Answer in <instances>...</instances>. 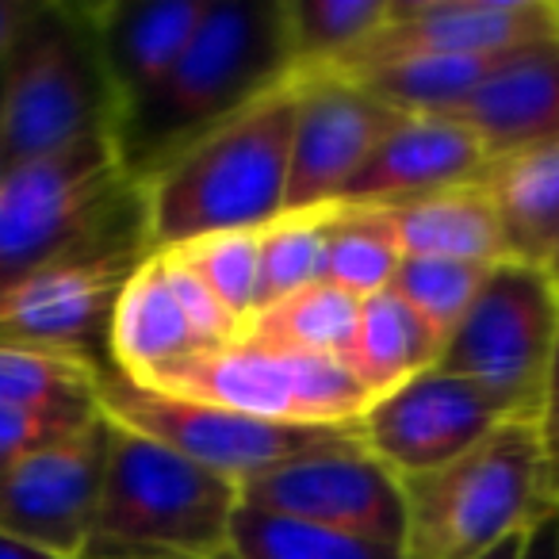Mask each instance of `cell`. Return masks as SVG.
<instances>
[{
  "label": "cell",
  "instance_id": "31",
  "mask_svg": "<svg viewBox=\"0 0 559 559\" xmlns=\"http://www.w3.org/2000/svg\"><path fill=\"white\" fill-rule=\"evenodd\" d=\"M223 299V307L246 326L257 311V272H261V230H230L195 238L169 249Z\"/></svg>",
  "mask_w": 559,
  "mask_h": 559
},
{
  "label": "cell",
  "instance_id": "13",
  "mask_svg": "<svg viewBox=\"0 0 559 559\" xmlns=\"http://www.w3.org/2000/svg\"><path fill=\"white\" fill-rule=\"evenodd\" d=\"M108 449L111 421L96 411L81 429L0 475V536L55 559H81L100 510Z\"/></svg>",
  "mask_w": 559,
  "mask_h": 559
},
{
  "label": "cell",
  "instance_id": "23",
  "mask_svg": "<svg viewBox=\"0 0 559 559\" xmlns=\"http://www.w3.org/2000/svg\"><path fill=\"white\" fill-rule=\"evenodd\" d=\"M437 360H441V342L391 288L360 304V326L349 353V368L372 391L376 403L411 383L414 376L437 368Z\"/></svg>",
  "mask_w": 559,
  "mask_h": 559
},
{
  "label": "cell",
  "instance_id": "5",
  "mask_svg": "<svg viewBox=\"0 0 559 559\" xmlns=\"http://www.w3.org/2000/svg\"><path fill=\"white\" fill-rule=\"evenodd\" d=\"M142 215L146 185L123 169L111 131L12 165L0 185V284Z\"/></svg>",
  "mask_w": 559,
  "mask_h": 559
},
{
  "label": "cell",
  "instance_id": "4",
  "mask_svg": "<svg viewBox=\"0 0 559 559\" xmlns=\"http://www.w3.org/2000/svg\"><path fill=\"white\" fill-rule=\"evenodd\" d=\"M403 483L406 559H479L559 510L544 483L536 421H506L452 464Z\"/></svg>",
  "mask_w": 559,
  "mask_h": 559
},
{
  "label": "cell",
  "instance_id": "12",
  "mask_svg": "<svg viewBox=\"0 0 559 559\" xmlns=\"http://www.w3.org/2000/svg\"><path fill=\"white\" fill-rule=\"evenodd\" d=\"M241 506L388 544H403L406 536L403 483L360 437L253 475L241 483Z\"/></svg>",
  "mask_w": 559,
  "mask_h": 559
},
{
  "label": "cell",
  "instance_id": "14",
  "mask_svg": "<svg viewBox=\"0 0 559 559\" xmlns=\"http://www.w3.org/2000/svg\"><path fill=\"white\" fill-rule=\"evenodd\" d=\"M506 421L518 418H510L483 383L429 368L372 403L357 429L380 464H388L399 479H411L460 460Z\"/></svg>",
  "mask_w": 559,
  "mask_h": 559
},
{
  "label": "cell",
  "instance_id": "16",
  "mask_svg": "<svg viewBox=\"0 0 559 559\" xmlns=\"http://www.w3.org/2000/svg\"><path fill=\"white\" fill-rule=\"evenodd\" d=\"M490 154L452 116H403L380 142L365 169L345 185L337 203L349 207H399L426 200L456 185H472L487 173Z\"/></svg>",
  "mask_w": 559,
  "mask_h": 559
},
{
  "label": "cell",
  "instance_id": "10",
  "mask_svg": "<svg viewBox=\"0 0 559 559\" xmlns=\"http://www.w3.org/2000/svg\"><path fill=\"white\" fill-rule=\"evenodd\" d=\"M96 411L116 426L150 437V441L188 456L192 464L238 483V490L241 483L269 472V467L288 464L307 452L349 444L360 437V429L280 426V421H261L249 414L223 411V406L162 395V391L127 380L116 368H104L96 380Z\"/></svg>",
  "mask_w": 559,
  "mask_h": 559
},
{
  "label": "cell",
  "instance_id": "9",
  "mask_svg": "<svg viewBox=\"0 0 559 559\" xmlns=\"http://www.w3.org/2000/svg\"><path fill=\"white\" fill-rule=\"evenodd\" d=\"M559 337V284L548 269L498 261L437 368L483 383L510 418L536 421Z\"/></svg>",
  "mask_w": 559,
  "mask_h": 559
},
{
  "label": "cell",
  "instance_id": "28",
  "mask_svg": "<svg viewBox=\"0 0 559 559\" xmlns=\"http://www.w3.org/2000/svg\"><path fill=\"white\" fill-rule=\"evenodd\" d=\"M391 0H284L292 73L337 62L388 24Z\"/></svg>",
  "mask_w": 559,
  "mask_h": 559
},
{
  "label": "cell",
  "instance_id": "21",
  "mask_svg": "<svg viewBox=\"0 0 559 559\" xmlns=\"http://www.w3.org/2000/svg\"><path fill=\"white\" fill-rule=\"evenodd\" d=\"M406 257H441V261L498 264L506 261L502 226L483 180L433 192L426 200L383 207Z\"/></svg>",
  "mask_w": 559,
  "mask_h": 559
},
{
  "label": "cell",
  "instance_id": "39",
  "mask_svg": "<svg viewBox=\"0 0 559 559\" xmlns=\"http://www.w3.org/2000/svg\"><path fill=\"white\" fill-rule=\"evenodd\" d=\"M0 78H4V70H0ZM12 173V157H9V146H4V119H0V185L9 180Z\"/></svg>",
  "mask_w": 559,
  "mask_h": 559
},
{
  "label": "cell",
  "instance_id": "35",
  "mask_svg": "<svg viewBox=\"0 0 559 559\" xmlns=\"http://www.w3.org/2000/svg\"><path fill=\"white\" fill-rule=\"evenodd\" d=\"M39 4L43 0H0V70L16 55L20 39H24L27 27H32Z\"/></svg>",
  "mask_w": 559,
  "mask_h": 559
},
{
  "label": "cell",
  "instance_id": "15",
  "mask_svg": "<svg viewBox=\"0 0 559 559\" xmlns=\"http://www.w3.org/2000/svg\"><path fill=\"white\" fill-rule=\"evenodd\" d=\"M299 85L292 134L288 211L337 203L380 142L403 123V111L337 73H292Z\"/></svg>",
  "mask_w": 559,
  "mask_h": 559
},
{
  "label": "cell",
  "instance_id": "25",
  "mask_svg": "<svg viewBox=\"0 0 559 559\" xmlns=\"http://www.w3.org/2000/svg\"><path fill=\"white\" fill-rule=\"evenodd\" d=\"M234 559H406L403 544L311 525V521L280 518L253 506H238L230 521Z\"/></svg>",
  "mask_w": 559,
  "mask_h": 559
},
{
  "label": "cell",
  "instance_id": "37",
  "mask_svg": "<svg viewBox=\"0 0 559 559\" xmlns=\"http://www.w3.org/2000/svg\"><path fill=\"white\" fill-rule=\"evenodd\" d=\"M0 559H55V556H47V551L32 548V544L12 540V536H0Z\"/></svg>",
  "mask_w": 559,
  "mask_h": 559
},
{
  "label": "cell",
  "instance_id": "32",
  "mask_svg": "<svg viewBox=\"0 0 559 559\" xmlns=\"http://www.w3.org/2000/svg\"><path fill=\"white\" fill-rule=\"evenodd\" d=\"M154 253L162 257L165 280H169L177 304L185 307L188 322H192V330H195V337H200L203 349H226V345L241 342V330L246 326L226 311L223 299H218L215 292H211L207 284H203V280L195 276L185 261H180V257H173L169 249H154Z\"/></svg>",
  "mask_w": 559,
  "mask_h": 559
},
{
  "label": "cell",
  "instance_id": "18",
  "mask_svg": "<svg viewBox=\"0 0 559 559\" xmlns=\"http://www.w3.org/2000/svg\"><path fill=\"white\" fill-rule=\"evenodd\" d=\"M449 116L483 142L490 162L559 142V39L510 50Z\"/></svg>",
  "mask_w": 559,
  "mask_h": 559
},
{
  "label": "cell",
  "instance_id": "8",
  "mask_svg": "<svg viewBox=\"0 0 559 559\" xmlns=\"http://www.w3.org/2000/svg\"><path fill=\"white\" fill-rule=\"evenodd\" d=\"M150 249V218H131L88 246L0 284V345L108 360L116 299Z\"/></svg>",
  "mask_w": 559,
  "mask_h": 559
},
{
  "label": "cell",
  "instance_id": "34",
  "mask_svg": "<svg viewBox=\"0 0 559 559\" xmlns=\"http://www.w3.org/2000/svg\"><path fill=\"white\" fill-rule=\"evenodd\" d=\"M536 437H540V452H544L548 498L551 506H559V337H556V353H551L548 380H544L540 411H536Z\"/></svg>",
  "mask_w": 559,
  "mask_h": 559
},
{
  "label": "cell",
  "instance_id": "3",
  "mask_svg": "<svg viewBox=\"0 0 559 559\" xmlns=\"http://www.w3.org/2000/svg\"><path fill=\"white\" fill-rule=\"evenodd\" d=\"M238 506V483L111 421L100 510L81 559L226 556Z\"/></svg>",
  "mask_w": 559,
  "mask_h": 559
},
{
  "label": "cell",
  "instance_id": "17",
  "mask_svg": "<svg viewBox=\"0 0 559 559\" xmlns=\"http://www.w3.org/2000/svg\"><path fill=\"white\" fill-rule=\"evenodd\" d=\"M211 0H93L85 16L96 32L116 123L134 111L185 58ZM111 123V127H116Z\"/></svg>",
  "mask_w": 559,
  "mask_h": 559
},
{
  "label": "cell",
  "instance_id": "30",
  "mask_svg": "<svg viewBox=\"0 0 559 559\" xmlns=\"http://www.w3.org/2000/svg\"><path fill=\"white\" fill-rule=\"evenodd\" d=\"M490 269L495 264L441 261V257H403L391 292L426 322V330L441 342L444 353V342L464 322V314L472 311Z\"/></svg>",
  "mask_w": 559,
  "mask_h": 559
},
{
  "label": "cell",
  "instance_id": "40",
  "mask_svg": "<svg viewBox=\"0 0 559 559\" xmlns=\"http://www.w3.org/2000/svg\"><path fill=\"white\" fill-rule=\"evenodd\" d=\"M548 272H551V280H556V284H559V253H556V257H551V264H548Z\"/></svg>",
  "mask_w": 559,
  "mask_h": 559
},
{
  "label": "cell",
  "instance_id": "36",
  "mask_svg": "<svg viewBox=\"0 0 559 559\" xmlns=\"http://www.w3.org/2000/svg\"><path fill=\"white\" fill-rule=\"evenodd\" d=\"M521 559H559V510H548L528 525Z\"/></svg>",
  "mask_w": 559,
  "mask_h": 559
},
{
  "label": "cell",
  "instance_id": "26",
  "mask_svg": "<svg viewBox=\"0 0 559 559\" xmlns=\"http://www.w3.org/2000/svg\"><path fill=\"white\" fill-rule=\"evenodd\" d=\"M521 50V47H518ZM506 55L490 58H403V62L380 66L360 73V85L391 104L403 116H449L467 100L490 73L502 66Z\"/></svg>",
  "mask_w": 559,
  "mask_h": 559
},
{
  "label": "cell",
  "instance_id": "19",
  "mask_svg": "<svg viewBox=\"0 0 559 559\" xmlns=\"http://www.w3.org/2000/svg\"><path fill=\"white\" fill-rule=\"evenodd\" d=\"M192 322L165 280L162 257L150 253L123 284L108 326V360L127 380L142 383L180 357L200 353Z\"/></svg>",
  "mask_w": 559,
  "mask_h": 559
},
{
  "label": "cell",
  "instance_id": "38",
  "mask_svg": "<svg viewBox=\"0 0 559 559\" xmlns=\"http://www.w3.org/2000/svg\"><path fill=\"white\" fill-rule=\"evenodd\" d=\"M525 533H528V528H525ZM525 533L510 536V540H502L498 548H490L487 556H479V559H521V548H525Z\"/></svg>",
  "mask_w": 559,
  "mask_h": 559
},
{
  "label": "cell",
  "instance_id": "24",
  "mask_svg": "<svg viewBox=\"0 0 559 559\" xmlns=\"http://www.w3.org/2000/svg\"><path fill=\"white\" fill-rule=\"evenodd\" d=\"M403 257L399 234L383 207L330 203L326 261H322L326 284H337L357 299H372L395 284Z\"/></svg>",
  "mask_w": 559,
  "mask_h": 559
},
{
  "label": "cell",
  "instance_id": "41",
  "mask_svg": "<svg viewBox=\"0 0 559 559\" xmlns=\"http://www.w3.org/2000/svg\"><path fill=\"white\" fill-rule=\"evenodd\" d=\"M215 559H234V556H230V551H226V556H215Z\"/></svg>",
  "mask_w": 559,
  "mask_h": 559
},
{
  "label": "cell",
  "instance_id": "33",
  "mask_svg": "<svg viewBox=\"0 0 559 559\" xmlns=\"http://www.w3.org/2000/svg\"><path fill=\"white\" fill-rule=\"evenodd\" d=\"M93 411H24V406H0V475H9L20 460L47 444L62 441L66 433L81 429Z\"/></svg>",
  "mask_w": 559,
  "mask_h": 559
},
{
  "label": "cell",
  "instance_id": "29",
  "mask_svg": "<svg viewBox=\"0 0 559 559\" xmlns=\"http://www.w3.org/2000/svg\"><path fill=\"white\" fill-rule=\"evenodd\" d=\"M330 207L284 211L261 230V272H257V311L280 304L292 292L319 284L326 261ZM253 311V314H257Z\"/></svg>",
  "mask_w": 559,
  "mask_h": 559
},
{
  "label": "cell",
  "instance_id": "22",
  "mask_svg": "<svg viewBox=\"0 0 559 559\" xmlns=\"http://www.w3.org/2000/svg\"><path fill=\"white\" fill-rule=\"evenodd\" d=\"M360 304L365 299L319 280L257 311L241 330V342L272 353H296V357L349 360L360 326Z\"/></svg>",
  "mask_w": 559,
  "mask_h": 559
},
{
  "label": "cell",
  "instance_id": "11",
  "mask_svg": "<svg viewBox=\"0 0 559 559\" xmlns=\"http://www.w3.org/2000/svg\"><path fill=\"white\" fill-rule=\"evenodd\" d=\"M559 39L556 0H391L388 24L311 73L360 78L403 58H490Z\"/></svg>",
  "mask_w": 559,
  "mask_h": 559
},
{
  "label": "cell",
  "instance_id": "7",
  "mask_svg": "<svg viewBox=\"0 0 559 559\" xmlns=\"http://www.w3.org/2000/svg\"><path fill=\"white\" fill-rule=\"evenodd\" d=\"M142 388L280 426L326 429H357L376 403L349 360L272 353L249 342L180 357L177 365L142 380Z\"/></svg>",
  "mask_w": 559,
  "mask_h": 559
},
{
  "label": "cell",
  "instance_id": "27",
  "mask_svg": "<svg viewBox=\"0 0 559 559\" xmlns=\"http://www.w3.org/2000/svg\"><path fill=\"white\" fill-rule=\"evenodd\" d=\"M111 365L70 353L0 345V406L24 411H93L96 380Z\"/></svg>",
  "mask_w": 559,
  "mask_h": 559
},
{
  "label": "cell",
  "instance_id": "6",
  "mask_svg": "<svg viewBox=\"0 0 559 559\" xmlns=\"http://www.w3.org/2000/svg\"><path fill=\"white\" fill-rule=\"evenodd\" d=\"M0 119L12 165L111 131L116 100L85 4H39L0 78Z\"/></svg>",
  "mask_w": 559,
  "mask_h": 559
},
{
  "label": "cell",
  "instance_id": "20",
  "mask_svg": "<svg viewBox=\"0 0 559 559\" xmlns=\"http://www.w3.org/2000/svg\"><path fill=\"white\" fill-rule=\"evenodd\" d=\"M479 180L502 226L506 261L548 269L559 253V142L495 157Z\"/></svg>",
  "mask_w": 559,
  "mask_h": 559
},
{
  "label": "cell",
  "instance_id": "2",
  "mask_svg": "<svg viewBox=\"0 0 559 559\" xmlns=\"http://www.w3.org/2000/svg\"><path fill=\"white\" fill-rule=\"evenodd\" d=\"M296 104L299 85L288 78L142 180L150 249L276 223L288 211Z\"/></svg>",
  "mask_w": 559,
  "mask_h": 559
},
{
  "label": "cell",
  "instance_id": "1",
  "mask_svg": "<svg viewBox=\"0 0 559 559\" xmlns=\"http://www.w3.org/2000/svg\"><path fill=\"white\" fill-rule=\"evenodd\" d=\"M288 78L284 0H211L169 78L111 127L123 169L134 180H150L192 142Z\"/></svg>",
  "mask_w": 559,
  "mask_h": 559
},
{
  "label": "cell",
  "instance_id": "42",
  "mask_svg": "<svg viewBox=\"0 0 559 559\" xmlns=\"http://www.w3.org/2000/svg\"><path fill=\"white\" fill-rule=\"evenodd\" d=\"M556 9H559V0H556Z\"/></svg>",
  "mask_w": 559,
  "mask_h": 559
}]
</instances>
